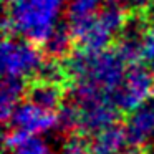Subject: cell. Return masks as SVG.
I'll return each mask as SVG.
<instances>
[{
    "label": "cell",
    "instance_id": "cell-8",
    "mask_svg": "<svg viewBox=\"0 0 154 154\" xmlns=\"http://www.w3.org/2000/svg\"><path fill=\"white\" fill-rule=\"evenodd\" d=\"M124 129L133 147H141L154 139V96L129 114Z\"/></svg>",
    "mask_w": 154,
    "mask_h": 154
},
{
    "label": "cell",
    "instance_id": "cell-12",
    "mask_svg": "<svg viewBox=\"0 0 154 154\" xmlns=\"http://www.w3.org/2000/svg\"><path fill=\"white\" fill-rule=\"evenodd\" d=\"M25 83L20 80H12L4 78L2 81V90H0V114L5 123H8L14 111L18 108V104L23 103L25 94Z\"/></svg>",
    "mask_w": 154,
    "mask_h": 154
},
{
    "label": "cell",
    "instance_id": "cell-14",
    "mask_svg": "<svg viewBox=\"0 0 154 154\" xmlns=\"http://www.w3.org/2000/svg\"><path fill=\"white\" fill-rule=\"evenodd\" d=\"M5 144L12 154H51L48 144L42 137L23 136L12 131L5 136Z\"/></svg>",
    "mask_w": 154,
    "mask_h": 154
},
{
    "label": "cell",
    "instance_id": "cell-2",
    "mask_svg": "<svg viewBox=\"0 0 154 154\" xmlns=\"http://www.w3.org/2000/svg\"><path fill=\"white\" fill-rule=\"evenodd\" d=\"M65 0H15L4 17V32L33 45H43L60 25Z\"/></svg>",
    "mask_w": 154,
    "mask_h": 154
},
{
    "label": "cell",
    "instance_id": "cell-18",
    "mask_svg": "<svg viewBox=\"0 0 154 154\" xmlns=\"http://www.w3.org/2000/svg\"><path fill=\"white\" fill-rule=\"evenodd\" d=\"M123 154H137V152H134V151H126V152H123Z\"/></svg>",
    "mask_w": 154,
    "mask_h": 154
},
{
    "label": "cell",
    "instance_id": "cell-16",
    "mask_svg": "<svg viewBox=\"0 0 154 154\" xmlns=\"http://www.w3.org/2000/svg\"><path fill=\"white\" fill-rule=\"evenodd\" d=\"M108 5H113V7H119L123 10H134V12H141L146 10L152 0H106Z\"/></svg>",
    "mask_w": 154,
    "mask_h": 154
},
{
    "label": "cell",
    "instance_id": "cell-7",
    "mask_svg": "<svg viewBox=\"0 0 154 154\" xmlns=\"http://www.w3.org/2000/svg\"><path fill=\"white\" fill-rule=\"evenodd\" d=\"M154 96V75L141 65L129 66L123 85L114 94V104L119 111H136Z\"/></svg>",
    "mask_w": 154,
    "mask_h": 154
},
{
    "label": "cell",
    "instance_id": "cell-1",
    "mask_svg": "<svg viewBox=\"0 0 154 154\" xmlns=\"http://www.w3.org/2000/svg\"><path fill=\"white\" fill-rule=\"evenodd\" d=\"M129 66L116 48L93 53L78 50L65 61L66 78L73 85V96L101 98L113 103Z\"/></svg>",
    "mask_w": 154,
    "mask_h": 154
},
{
    "label": "cell",
    "instance_id": "cell-20",
    "mask_svg": "<svg viewBox=\"0 0 154 154\" xmlns=\"http://www.w3.org/2000/svg\"><path fill=\"white\" fill-rule=\"evenodd\" d=\"M149 154H154V149H152V151H151V152H149Z\"/></svg>",
    "mask_w": 154,
    "mask_h": 154
},
{
    "label": "cell",
    "instance_id": "cell-9",
    "mask_svg": "<svg viewBox=\"0 0 154 154\" xmlns=\"http://www.w3.org/2000/svg\"><path fill=\"white\" fill-rule=\"evenodd\" d=\"M129 144L124 126L113 124L106 129L91 136L88 149L91 154H123L126 152V146Z\"/></svg>",
    "mask_w": 154,
    "mask_h": 154
},
{
    "label": "cell",
    "instance_id": "cell-6",
    "mask_svg": "<svg viewBox=\"0 0 154 154\" xmlns=\"http://www.w3.org/2000/svg\"><path fill=\"white\" fill-rule=\"evenodd\" d=\"M8 124H10L8 131L12 133L42 137L43 134H48L57 128H61V118L60 113L48 111L27 100L18 104V108L8 119Z\"/></svg>",
    "mask_w": 154,
    "mask_h": 154
},
{
    "label": "cell",
    "instance_id": "cell-17",
    "mask_svg": "<svg viewBox=\"0 0 154 154\" xmlns=\"http://www.w3.org/2000/svg\"><path fill=\"white\" fill-rule=\"evenodd\" d=\"M60 154H91V152H90V149H88V146L81 144L80 141H73V143H70L68 146H65V149L61 151Z\"/></svg>",
    "mask_w": 154,
    "mask_h": 154
},
{
    "label": "cell",
    "instance_id": "cell-15",
    "mask_svg": "<svg viewBox=\"0 0 154 154\" xmlns=\"http://www.w3.org/2000/svg\"><path fill=\"white\" fill-rule=\"evenodd\" d=\"M141 61L154 65V27L147 28L141 42Z\"/></svg>",
    "mask_w": 154,
    "mask_h": 154
},
{
    "label": "cell",
    "instance_id": "cell-4",
    "mask_svg": "<svg viewBox=\"0 0 154 154\" xmlns=\"http://www.w3.org/2000/svg\"><path fill=\"white\" fill-rule=\"evenodd\" d=\"M128 18L129 17L126 15V10L108 5L101 8L93 20H90L85 27L75 32L73 38L80 45V50L83 51L93 53V51L108 50L114 37L121 35V32L124 30Z\"/></svg>",
    "mask_w": 154,
    "mask_h": 154
},
{
    "label": "cell",
    "instance_id": "cell-11",
    "mask_svg": "<svg viewBox=\"0 0 154 154\" xmlns=\"http://www.w3.org/2000/svg\"><path fill=\"white\" fill-rule=\"evenodd\" d=\"M103 0H66V25L71 33L93 20L101 10Z\"/></svg>",
    "mask_w": 154,
    "mask_h": 154
},
{
    "label": "cell",
    "instance_id": "cell-13",
    "mask_svg": "<svg viewBox=\"0 0 154 154\" xmlns=\"http://www.w3.org/2000/svg\"><path fill=\"white\" fill-rule=\"evenodd\" d=\"M73 43H75V38L70 27L66 23H60L57 30L50 35V38L43 43V50L50 57V60L58 61V60L71 57Z\"/></svg>",
    "mask_w": 154,
    "mask_h": 154
},
{
    "label": "cell",
    "instance_id": "cell-19",
    "mask_svg": "<svg viewBox=\"0 0 154 154\" xmlns=\"http://www.w3.org/2000/svg\"><path fill=\"white\" fill-rule=\"evenodd\" d=\"M5 2H7V4H8V5H10V4H14L15 0H5Z\"/></svg>",
    "mask_w": 154,
    "mask_h": 154
},
{
    "label": "cell",
    "instance_id": "cell-5",
    "mask_svg": "<svg viewBox=\"0 0 154 154\" xmlns=\"http://www.w3.org/2000/svg\"><path fill=\"white\" fill-rule=\"evenodd\" d=\"M0 66L4 78L23 81L25 78L40 75L45 65L43 55L37 45L18 37H5L0 50Z\"/></svg>",
    "mask_w": 154,
    "mask_h": 154
},
{
    "label": "cell",
    "instance_id": "cell-10",
    "mask_svg": "<svg viewBox=\"0 0 154 154\" xmlns=\"http://www.w3.org/2000/svg\"><path fill=\"white\" fill-rule=\"evenodd\" d=\"M27 100L48 111L60 113L61 108H63L61 106V103H63V90H61V85L58 83L38 80L28 88Z\"/></svg>",
    "mask_w": 154,
    "mask_h": 154
},
{
    "label": "cell",
    "instance_id": "cell-3",
    "mask_svg": "<svg viewBox=\"0 0 154 154\" xmlns=\"http://www.w3.org/2000/svg\"><path fill=\"white\" fill-rule=\"evenodd\" d=\"M118 108L111 100L73 96L60 111L61 128L76 131L81 136H94L118 124Z\"/></svg>",
    "mask_w": 154,
    "mask_h": 154
}]
</instances>
